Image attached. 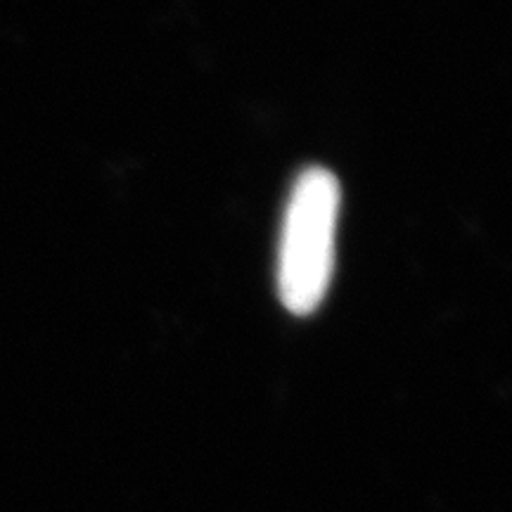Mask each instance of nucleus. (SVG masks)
I'll return each instance as SVG.
<instances>
[{"instance_id":"1","label":"nucleus","mask_w":512,"mask_h":512,"mask_svg":"<svg viewBox=\"0 0 512 512\" xmlns=\"http://www.w3.org/2000/svg\"><path fill=\"white\" fill-rule=\"evenodd\" d=\"M339 200L337 178L323 166L304 169L292 185L278 249V294L294 316H311L328 294Z\"/></svg>"}]
</instances>
